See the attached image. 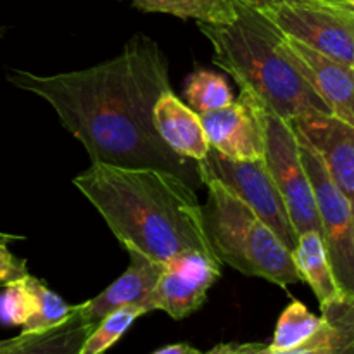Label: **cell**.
Instances as JSON below:
<instances>
[{
    "label": "cell",
    "instance_id": "27",
    "mask_svg": "<svg viewBox=\"0 0 354 354\" xmlns=\"http://www.w3.org/2000/svg\"><path fill=\"white\" fill-rule=\"evenodd\" d=\"M152 354H204L199 349L192 348L189 344H171V346H165V348L158 349L156 353Z\"/></svg>",
    "mask_w": 354,
    "mask_h": 354
},
{
    "label": "cell",
    "instance_id": "24",
    "mask_svg": "<svg viewBox=\"0 0 354 354\" xmlns=\"http://www.w3.org/2000/svg\"><path fill=\"white\" fill-rule=\"evenodd\" d=\"M30 275L26 266V259H21L14 256L7 249V244H0V286H9V283L23 280Z\"/></svg>",
    "mask_w": 354,
    "mask_h": 354
},
{
    "label": "cell",
    "instance_id": "5",
    "mask_svg": "<svg viewBox=\"0 0 354 354\" xmlns=\"http://www.w3.org/2000/svg\"><path fill=\"white\" fill-rule=\"evenodd\" d=\"M201 182L213 180L234 194L256 216L265 221L273 234L292 251L297 244V234L290 221L286 203L273 182L265 158L237 161L209 149L199 162Z\"/></svg>",
    "mask_w": 354,
    "mask_h": 354
},
{
    "label": "cell",
    "instance_id": "16",
    "mask_svg": "<svg viewBox=\"0 0 354 354\" xmlns=\"http://www.w3.org/2000/svg\"><path fill=\"white\" fill-rule=\"evenodd\" d=\"M93 324L83 315L82 304H76L71 317L38 334H19L17 341L0 354H80Z\"/></svg>",
    "mask_w": 354,
    "mask_h": 354
},
{
    "label": "cell",
    "instance_id": "18",
    "mask_svg": "<svg viewBox=\"0 0 354 354\" xmlns=\"http://www.w3.org/2000/svg\"><path fill=\"white\" fill-rule=\"evenodd\" d=\"M26 282L30 286L31 294H33V313L30 320L23 325L21 334H38L45 332L48 328L57 327L64 320L71 317L73 311L76 310V304L66 303L61 296L48 289L41 280L28 275Z\"/></svg>",
    "mask_w": 354,
    "mask_h": 354
},
{
    "label": "cell",
    "instance_id": "21",
    "mask_svg": "<svg viewBox=\"0 0 354 354\" xmlns=\"http://www.w3.org/2000/svg\"><path fill=\"white\" fill-rule=\"evenodd\" d=\"M144 315H147V311L138 304H130V306L111 311L90 330L80 354H106L127 334V330L135 324V320L144 317Z\"/></svg>",
    "mask_w": 354,
    "mask_h": 354
},
{
    "label": "cell",
    "instance_id": "14",
    "mask_svg": "<svg viewBox=\"0 0 354 354\" xmlns=\"http://www.w3.org/2000/svg\"><path fill=\"white\" fill-rule=\"evenodd\" d=\"M128 254H130V266L127 268V272L116 282L111 283L106 290H102L99 296L82 303L83 315L92 322L93 327L106 315L118 310V308L130 306V304L142 306L145 297L154 289L159 275L165 270L162 265L151 261L149 258L137 254V252H128Z\"/></svg>",
    "mask_w": 354,
    "mask_h": 354
},
{
    "label": "cell",
    "instance_id": "15",
    "mask_svg": "<svg viewBox=\"0 0 354 354\" xmlns=\"http://www.w3.org/2000/svg\"><path fill=\"white\" fill-rule=\"evenodd\" d=\"M320 310V327L303 344L280 353L268 351L265 344L258 354H354V296L342 294Z\"/></svg>",
    "mask_w": 354,
    "mask_h": 354
},
{
    "label": "cell",
    "instance_id": "8",
    "mask_svg": "<svg viewBox=\"0 0 354 354\" xmlns=\"http://www.w3.org/2000/svg\"><path fill=\"white\" fill-rule=\"evenodd\" d=\"M265 14L286 37L342 64H354V7L344 0L294 3Z\"/></svg>",
    "mask_w": 354,
    "mask_h": 354
},
{
    "label": "cell",
    "instance_id": "1",
    "mask_svg": "<svg viewBox=\"0 0 354 354\" xmlns=\"http://www.w3.org/2000/svg\"><path fill=\"white\" fill-rule=\"evenodd\" d=\"M9 82L44 99L92 165L161 169L192 189L203 185L199 165L173 152L156 131L154 106L171 83L152 38L133 35L116 57L80 71L41 76L10 69Z\"/></svg>",
    "mask_w": 354,
    "mask_h": 354
},
{
    "label": "cell",
    "instance_id": "9",
    "mask_svg": "<svg viewBox=\"0 0 354 354\" xmlns=\"http://www.w3.org/2000/svg\"><path fill=\"white\" fill-rule=\"evenodd\" d=\"M220 275L221 261L216 256L183 252L165 265L142 306L147 313L161 310L173 320H183L206 303L207 292Z\"/></svg>",
    "mask_w": 354,
    "mask_h": 354
},
{
    "label": "cell",
    "instance_id": "31",
    "mask_svg": "<svg viewBox=\"0 0 354 354\" xmlns=\"http://www.w3.org/2000/svg\"><path fill=\"white\" fill-rule=\"evenodd\" d=\"M344 2L349 3V6H351V7H354V0H344Z\"/></svg>",
    "mask_w": 354,
    "mask_h": 354
},
{
    "label": "cell",
    "instance_id": "19",
    "mask_svg": "<svg viewBox=\"0 0 354 354\" xmlns=\"http://www.w3.org/2000/svg\"><path fill=\"white\" fill-rule=\"evenodd\" d=\"M320 324V317L311 313L301 301H292L280 315L273 341L266 346V349L280 353L297 348L317 332Z\"/></svg>",
    "mask_w": 354,
    "mask_h": 354
},
{
    "label": "cell",
    "instance_id": "2",
    "mask_svg": "<svg viewBox=\"0 0 354 354\" xmlns=\"http://www.w3.org/2000/svg\"><path fill=\"white\" fill-rule=\"evenodd\" d=\"M73 183L128 252L162 266L189 251L214 256L196 189L178 176L152 168L92 165Z\"/></svg>",
    "mask_w": 354,
    "mask_h": 354
},
{
    "label": "cell",
    "instance_id": "13",
    "mask_svg": "<svg viewBox=\"0 0 354 354\" xmlns=\"http://www.w3.org/2000/svg\"><path fill=\"white\" fill-rule=\"evenodd\" d=\"M156 131L165 144L178 156L199 162L209 152L199 114L182 102L173 90L162 93L154 106Z\"/></svg>",
    "mask_w": 354,
    "mask_h": 354
},
{
    "label": "cell",
    "instance_id": "22",
    "mask_svg": "<svg viewBox=\"0 0 354 354\" xmlns=\"http://www.w3.org/2000/svg\"><path fill=\"white\" fill-rule=\"evenodd\" d=\"M234 12L235 0H162V14L197 23H227Z\"/></svg>",
    "mask_w": 354,
    "mask_h": 354
},
{
    "label": "cell",
    "instance_id": "33",
    "mask_svg": "<svg viewBox=\"0 0 354 354\" xmlns=\"http://www.w3.org/2000/svg\"><path fill=\"white\" fill-rule=\"evenodd\" d=\"M353 69H354V64H353Z\"/></svg>",
    "mask_w": 354,
    "mask_h": 354
},
{
    "label": "cell",
    "instance_id": "6",
    "mask_svg": "<svg viewBox=\"0 0 354 354\" xmlns=\"http://www.w3.org/2000/svg\"><path fill=\"white\" fill-rule=\"evenodd\" d=\"M296 137L301 161L313 187L320 234L332 272L342 294L354 296V216L351 201L335 185L310 142L297 131Z\"/></svg>",
    "mask_w": 354,
    "mask_h": 354
},
{
    "label": "cell",
    "instance_id": "34",
    "mask_svg": "<svg viewBox=\"0 0 354 354\" xmlns=\"http://www.w3.org/2000/svg\"><path fill=\"white\" fill-rule=\"evenodd\" d=\"M3 351H6V349H3Z\"/></svg>",
    "mask_w": 354,
    "mask_h": 354
},
{
    "label": "cell",
    "instance_id": "29",
    "mask_svg": "<svg viewBox=\"0 0 354 354\" xmlns=\"http://www.w3.org/2000/svg\"><path fill=\"white\" fill-rule=\"evenodd\" d=\"M17 239H21V237H17V235L2 234V232H0V244H9V242H12V241H17Z\"/></svg>",
    "mask_w": 354,
    "mask_h": 354
},
{
    "label": "cell",
    "instance_id": "25",
    "mask_svg": "<svg viewBox=\"0 0 354 354\" xmlns=\"http://www.w3.org/2000/svg\"><path fill=\"white\" fill-rule=\"evenodd\" d=\"M265 344L259 342H227V344H218L214 346L211 351L204 354H258Z\"/></svg>",
    "mask_w": 354,
    "mask_h": 354
},
{
    "label": "cell",
    "instance_id": "26",
    "mask_svg": "<svg viewBox=\"0 0 354 354\" xmlns=\"http://www.w3.org/2000/svg\"><path fill=\"white\" fill-rule=\"evenodd\" d=\"M239 2L245 3V6L252 7L261 12H268V10L277 9L282 6H294V3H311V2H337V0H239Z\"/></svg>",
    "mask_w": 354,
    "mask_h": 354
},
{
    "label": "cell",
    "instance_id": "4",
    "mask_svg": "<svg viewBox=\"0 0 354 354\" xmlns=\"http://www.w3.org/2000/svg\"><path fill=\"white\" fill-rule=\"evenodd\" d=\"M207 201L203 225L214 256L245 277H258L280 287L301 282L292 251L242 201L213 180L203 183Z\"/></svg>",
    "mask_w": 354,
    "mask_h": 354
},
{
    "label": "cell",
    "instance_id": "23",
    "mask_svg": "<svg viewBox=\"0 0 354 354\" xmlns=\"http://www.w3.org/2000/svg\"><path fill=\"white\" fill-rule=\"evenodd\" d=\"M33 313V294L26 282L23 280L6 286V290L0 296V322L6 325H19L23 327Z\"/></svg>",
    "mask_w": 354,
    "mask_h": 354
},
{
    "label": "cell",
    "instance_id": "17",
    "mask_svg": "<svg viewBox=\"0 0 354 354\" xmlns=\"http://www.w3.org/2000/svg\"><path fill=\"white\" fill-rule=\"evenodd\" d=\"M292 259L301 282H306L311 287L320 306L342 296L320 232L311 230L301 234L296 248L292 249Z\"/></svg>",
    "mask_w": 354,
    "mask_h": 354
},
{
    "label": "cell",
    "instance_id": "3",
    "mask_svg": "<svg viewBox=\"0 0 354 354\" xmlns=\"http://www.w3.org/2000/svg\"><path fill=\"white\" fill-rule=\"evenodd\" d=\"M197 24L213 45V62L232 75L249 102L287 123L310 113H330L287 37L265 12L235 0L227 23Z\"/></svg>",
    "mask_w": 354,
    "mask_h": 354
},
{
    "label": "cell",
    "instance_id": "12",
    "mask_svg": "<svg viewBox=\"0 0 354 354\" xmlns=\"http://www.w3.org/2000/svg\"><path fill=\"white\" fill-rule=\"evenodd\" d=\"M301 69L330 114L354 127V69L287 37Z\"/></svg>",
    "mask_w": 354,
    "mask_h": 354
},
{
    "label": "cell",
    "instance_id": "10",
    "mask_svg": "<svg viewBox=\"0 0 354 354\" xmlns=\"http://www.w3.org/2000/svg\"><path fill=\"white\" fill-rule=\"evenodd\" d=\"M209 147L237 161L265 158L263 127L258 111L245 97L221 109L199 114Z\"/></svg>",
    "mask_w": 354,
    "mask_h": 354
},
{
    "label": "cell",
    "instance_id": "11",
    "mask_svg": "<svg viewBox=\"0 0 354 354\" xmlns=\"http://www.w3.org/2000/svg\"><path fill=\"white\" fill-rule=\"evenodd\" d=\"M324 161L328 175L354 201V127L330 113H310L289 123Z\"/></svg>",
    "mask_w": 354,
    "mask_h": 354
},
{
    "label": "cell",
    "instance_id": "20",
    "mask_svg": "<svg viewBox=\"0 0 354 354\" xmlns=\"http://www.w3.org/2000/svg\"><path fill=\"white\" fill-rule=\"evenodd\" d=\"M185 97L190 109L197 114L221 109L234 102V93L223 76L207 69H196L185 85Z\"/></svg>",
    "mask_w": 354,
    "mask_h": 354
},
{
    "label": "cell",
    "instance_id": "32",
    "mask_svg": "<svg viewBox=\"0 0 354 354\" xmlns=\"http://www.w3.org/2000/svg\"><path fill=\"white\" fill-rule=\"evenodd\" d=\"M351 206H353V216H354V201L351 203Z\"/></svg>",
    "mask_w": 354,
    "mask_h": 354
},
{
    "label": "cell",
    "instance_id": "7",
    "mask_svg": "<svg viewBox=\"0 0 354 354\" xmlns=\"http://www.w3.org/2000/svg\"><path fill=\"white\" fill-rule=\"evenodd\" d=\"M254 107L263 127L266 168L286 203L297 237L304 232H320L313 187L301 161L296 131L287 121Z\"/></svg>",
    "mask_w": 354,
    "mask_h": 354
},
{
    "label": "cell",
    "instance_id": "30",
    "mask_svg": "<svg viewBox=\"0 0 354 354\" xmlns=\"http://www.w3.org/2000/svg\"><path fill=\"white\" fill-rule=\"evenodd\" d=\"M17 341V337H12V339H6V341H0V353L3 351V349L10 348V346L14 344V342Z\"/></svg>",
    "mask_w": 354,
    "mask_h": 354
},
{
    "label": "cell",
    "instance_id": "28",
    "mask_svg": "<svg viewBox=\"0 0 354 354\" xmlns=\"http://www.w3.org/2000/svg\"><path fill=\"white\" fill-rule=\"evenodd\" d=\"M135 7L142 12H161L162 14V0H131Z\"/></svg>",
    "mask_w": 354,
    "mask_h": 354
}]
</instances>
